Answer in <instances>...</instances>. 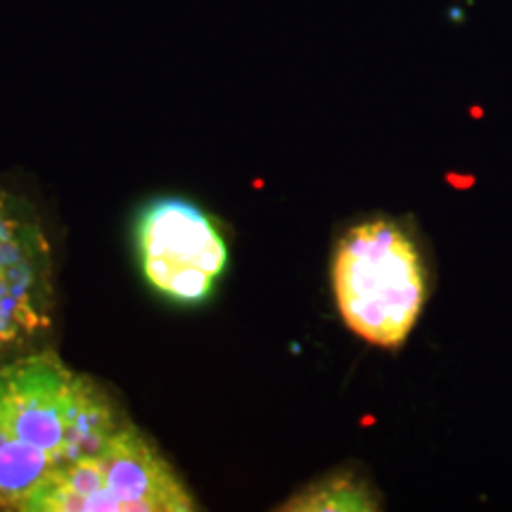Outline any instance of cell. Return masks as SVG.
<instances>
[{"instance_id": "obj_5", "label": "cell", "mask_w": 512, "mask_h": 512, "mask_svg": "<svg viewBox=\"0 0 512 512\" xmlns=\"http://www.w3.org/2000/svg\"><path fill=\"white\" fill-rule=\"evenodd\" d=\"M133 235L145 283L166 302H207L228 266V242L219 223L181 197L147 204Z\"/></svg>"}, {"instance_id": "obj_3", "label": "cell", "mask_w": 512, "mask_h": 512, "mask_svg": "<svg viewBox=\"0 0 512 512\" xmlns=\"http://www.w3.org/2000/svg\"><path fill=\"white\" fill-rule=\"evenodd\" d=\"M188 484L147 434L121 420L98 446L64 467L31 512H195Z\"/></svg>"}, {"instance_id": "obj_1", "label": "cell", "mask_w": 512, "mask_h": 512, "mask_svg": "<svg viewBox=\"0 0 512 512\" xmlns=\"http://www.w3.org/2000/svg\"><path fill=\"white\" fill-rule=\"evenodd\" d=\"M121 420L114 396L55 349L0 366V512H31L50 479Z\"/></svg>"}, {"instance_id": "obj_6", "label": "cell", "mask_w": 512, "mask_h": 512, "mask_svg": "<svg viewBox=\"0 0 512 512\" xmlns=\"http://www.w3.org/2000/svg\"><path fill=\"white\" fill-rule=\"evenodd\" d=\"M380 494L356 467H339L313 479L287 498L278 510L285 512H373L380 510Z\"/></svg>"}, {"instance_id": "obj_4", "label": "cell", "mask_w": 512, "mask_h": 512, "mask_svg": "<svg viewBox=\"0 0 512 512\" xmlns=\"http://www.w3.org/2000/svg\"><path fill=\"white\" fill-rule=\"evenodd\" d=\"M53 245L34 204L0 188V366L48 347L55 328Z\"/></svg>"}, {"instance_id": "obj_2", "label": "cell", "mask_w": 512, "mask_h": 512, "mask_svg": "<svg viewBox=\"0 0 512 512\" xmlns=\"http://www.w3.org/2000/svg\"><path fill=\"white\" fill-rule=\"evenodd\" d=\"M332 292L356 337L380 349H401L430 297L418 242L384 216L356 223L335 245Z\"/></svg>"}]
</instances>
